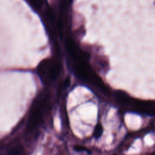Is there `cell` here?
<instances>
[{
  "instance_id": "7a4b0ae2",
  "label": "cell",
  "mask_w": 155,
  "mask_h": 155,
  "mask_svg": "<svg viewBox=\"0 0 155 155\" xmlns=\"http://www.w3.org/2000/svg\"><path fill=\"white\" fill-rule=\"evenodd\" d=\"M51 63L48 60H44L40 63L38 67V73L44 80H46L47 78V74Z\"/></svg>"
},
{
  "instance_id": "277c9868",
  "label": "cell",
  "mask_w": 155,
  "mask_h": 155,
  "mask_svg": "<svg viewBox=\"0 0 155 155\" xmlns=\"http://www.w3.org/2000/svg\"><path fill=\"white\" fill-rule=\"evenodd\" d=\"M7 155H24V151L20 145H13L8 150Z\"/></svg>"
},
{
  "instance_id": "8992f818",
  "label": "cell",
  "mask_w": 155,
  "mask_h": 155,
  "mask_svg": "<svg viewBox=\"0 0 155 155\" xmlns=\"http://www.w3.org/2000/svg\"><path fill=\"white\" fill-rule=\"evenodd\" d=\"M67 1H69V0H67Z\"/></svg>"
},
{
  "instance_id": "6da1fadb",
  "label": "cell",
  "mask_w": 155,
  "mask_h": 155,
  "mask_svg": "<svg viewBox=\"0 0 155 155\" xmlns=\"http://www.w3.org/2000/svg\"><path fill=\"white\" fill-rule=\"evenodd\" d=\"M47 97L45 95H42V96L38 98L36 105L28 120L27 125L28 132H32L39 124L42 119L43 111L44 110V108L45 107L47 104Z\"/></svg>"
},
{
  "instance_id": "3957f363",
  "label": "cell",
  "mask_w": 155,
  "mask_h": 155,
  "mask_svg": "<svg viewBox=\"0 0 155 155\" xmlns=\"http://www.w3.org/2000/svg\"><path fill=\"white\" fill-rule=\"evenodd\" d=\"M60 71V65L59 64H52L49 67L48 74H47V79L50 80H53L56 79Z\"/></svg>"
},
{
  "instance_id": "5b68a950",
  "label": "cell",
  "mask_w": 155,
  "mask_h": 155,
  "mask_svg": "<svg viewBox=\"0 0 155 155\" xmlns=\"http://www.w3.org/2000/svg\"><path fill=\"white\" fill-rule=\"evenodd\" d=\"M29 2L33 7L36 9H39L42 4L41 0H28Z\"/></svg>"
}]
</instances>
